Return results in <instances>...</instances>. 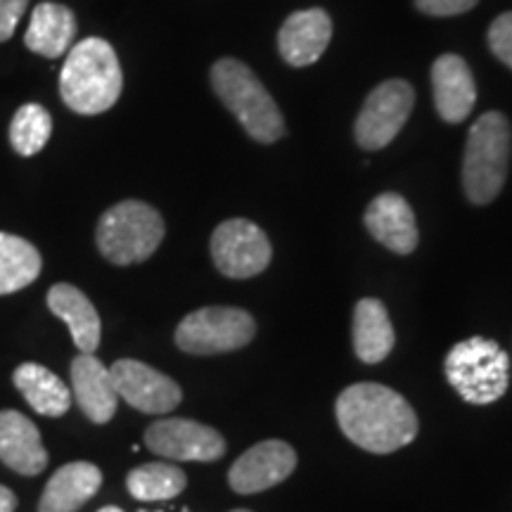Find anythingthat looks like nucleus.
<instances>
[{"mask_svg":"<svg viewBox=\"0 0 512 512\" xmlns=\"http://www.w3.org/2000/svg\"><path fill=\"white\" fill-rule=\"evenodd\" d=\"M339 430L368 453H392L418 437V415L394 389L375 382L351 384L339 394Z\"/></svg>","mask_w":512,"mask_h":512,"instance_id":"f257e3e1","label":"nucleus"},{"mask_svg":"<svg viewBox=\"0 0 512 512\" xmlns=\"http://www.w3.org/2000/svg\"><path fill=\"white\" fill-rule=\"evenodd\" d=\"M121 88L119 57L105 38H83L72 46L60 74V95L69 110L86 117L107 112L119 100Z\"/></svg>","mask_w":512,"mask_h":512,"instance_id":"f03ea898","label":"nucleus"},{"mask_svg":"<svg viewBox=\"0 0 512 512\" xmlns=\"http://www.w3.org/2000/svg\"><path fill=\"white\" fill-rule=\"evenodd\" d=\"M211 86L254 140L275 143L285 136L283 114L245 62L223 57L211 67Z\"/></svg>","mask_w":512,"mask_h":512,"instance_id":"7ed1b4c3","label":"nucleus"},{"mask_svg":"<svg viewBox=\"0 0 512 512\" xmlns=\"http://www.w3.org/2000/svg\"><path fill=\"white\" fill-rule=\"evenodd\" d=\"M512 128L501 112H486L470 128L463 157V188L472 204L501 195L510 169Z\"/></svg>","mask_w":512,"mask_h":512,"instance_id":"20e7f679","label":"nucleus"},{"mask_svg":"<svg viewBox=\"0 0 512 512\" xmlns=\"http://www.w3.org/2000/svg\"><path fill=\"white\" fill-rule=\"evenodd\" d=\"M164 219L150 204L126 200L100 216L95 242L114 266H131L150 259L164 240Z\"/></svg>","mask_w":512,"mask_h":512,"instance_id":"39448f33","label":"nucleus"},{"mask_svg":"<svg viewBox=\"0 0 512 512\" xmlns=\"http://www.w3.org/2000/svg\"><path fill=\"white\" fill-rule=\"evenodd\" d=\"M444 373L460 399L475 406H486L508 392L510 356L494 339L470 337L448 351Z\"/></svg>","mask_w":512,"mask_h":512,"instance_id":"423d86ee","label":"nucleus"},{"mask_svg":"<svg viewBox=\"0 0 512 512\" xmlns=\"http://www.w3.org/2000/svg\"><path fill=\"white\" fill-rule=\"evenodd\" d=\"M256 335V323L245 309L204 306L185 316L176 328V347L192 356L228 354L247 347Z\"/></svg>","mask_w":512,"mask_h":512,"instance_id":"0eeeda50","label":"nucleus"},{"mask_svg":"<svg viewBox=\"0 0 512 512\" xmlns=\"http://www.w3.org/2000/svg\"><path fill=\"white\" fill-rule=\"evenodd\" d=\"M415 91L408 81L389 79L380 83L363 102L354 133L363 150H382L399 136V131L411 117Z\"/></svg>","mask_w":512,"mask_h":512,"instance_id":"6e6552de","label":"nucleus"},{"mask_svg":"<svg viewBox=\"0 0 512 512\" xmlns=\"http://www.w3.org/2000/svg\"><path fill=\"white\" fill-rule=\"evenodd\" d=\"M211 259L226 278L247 280L266 271L273 259V247L256 223L230 219L211 235Z\"/></svg>","mask_w":512,"mask_h":512,"instance_id":"1a4fd4ad","label":"nucleus"},{"mask_svg":"<svg viewBox=\"0 0 512 512\" xmlns=\"http://www.w3.org/2000/svg\"><path fill=\"white\" fill-rule=\"evenodd\" d=\"M145 446L155 456L169 460H197V463H214L226 453V439L214 427L188 418L152 422L145 430Z\"/></svg>","mask_w":512,"mask_h":512,"instance_id":"9d476101","label":"nucleus"},{"mask_svg":"<svg viewBox=\"0 0 512 512\" xmlns=\"http://www.w3.org/2000/svg\"><path fill=\"white\" fill-rule=\"evenodd\" d=\"M110 373L119 399H124L128 406H133L140 413L166 415L176 411L178 403L183 401V392L176 380L143 361L119 358L110 368Z\"/></svg>","mask_w":512,"mask_h":512,"instance_id":"9b49d317","label":"nucleus"},{"mask_svg":"<svg viewBox=\"0 0 512 512\" xmlns=\"http://www.w3.org/2000/svg\"><path fill=\"white\" fill-rule=\"evenodd\" d=\"M297 467V453L280 439L261 441L242 453L228 472V484L235 494L252 496L285 482Z\"/></svg>","mask_w":512,"mask_h":512,"instance_id":"f8f14e48","label":"nucleus"},{"mask_svg":"<svg viewBox=\"0 0 512 512\" xmlns=\"http://www.w3.org/2000/svg\"><path fill=\"white\" fill-rule=\"evenodd\" d=\"M332 19L325 10L311 8L292 12L278 34V50L292 67H309L330 46Z\"/></svg>","mask_w":512,"mask_h":512,"instance_id":"ddd939ff","label":"nucleus"},{"mask_svg":"<svg viewBox=\"0 0 512 512\" xmlns=\"http://www.w3.org/2000/svg\"><path fill=\"white\" fill-rule=\"evenodd\" d=\"M72 396L88 420L105 425L117 413L119 394L110 368L95 354H79L72 363Z\"/></svg>","mask_w":512,"mask_h":512,"instance_id":"4468645a","label":"nucleus"},{"mask_svg":"<svg viewBox=\"0 0 512 512\" xmlns=\"http://www.w3.org/2000/svg\"><path fill=\"white\" fill-rule=\"evenodd\" d=\"M368 233L396 254H411L418 247V223H415V214L411 204L403 200L396 192H382L377 195L370 207L366 209Z\"/></svg>","mask_w":512,"mask_h":512,"instance_id":"2eb2a0df","label":"nucleus"},{"mask_svg":"<svg viewBox=\"0 0 512 512\" xmlns=\"http://www.w3.org/2000/svg\"><path fill=\"white\" fill-rule=\"evenodd\" d=\"M432 91L439 117L448 124H460L472 112L477 100L475 76L460 55H441L432 64Z\"/></svg>","mask_w":512,"mask_h":512,"instance_id":"dca6fc26","label":"nucleus"},{"mask_svg":"<svg viewBox=\"0 0 512 512\" xmlns=\"http://www.w3.org/2000/svg\"><path fill=\"white\" fill-rule=\"evenodd\" d=\"M0 460L24 477L41 475L48 467L41 432L19 411H0Z\"/></svg>","mask_w":512,"mask_h":512,"instance_id":"f3484780","label":"nucleus"},{"mask_svg":"<svg viewBox=\"0 0 512 512\" xmlns=\"http://www.w3.org/2000/svg\"><path fill=\"white\" fill-rule=\"evenodd\" d=\"M100 486V467L86 460L67 463L50 477L38 501V512H76L98 494Z\"/></svg>","mask_w":512,"mask_h":512,"instance_id":"a211bd4d","label":"nucleus"},{"mask_svg":"<svg viewBox=\"0 0 512 512\" xmlns=\"http://www.w3.org/2000/svg\"><path fill=\"white\" fill-rule=\"evenodd\" d=\"M48 309L67 323L76 349H79L81 354H95L102 337L100 316L98 311H95L91 299H88L79 287L69 283H57L50 287Z\"/></svg>","mask_w":512,"mask_h":512,"instance_id":"6ab92c4d","label":"nucleus"},{"mask_svg":"<svg viewBox=\"0 0 512 512\" xmlns=\"http://www.w3.org/2000/svg\"><path fill=\"white\" fill-rule=\"evenodd\" d=\"M76 38V17L67 5L38 3L31 12V22L24 43L31 53L50 57L67 55Z\"/></svg>","mask_w":512,"mask_h":512,"instance_id":"aec40b11","label":"nucleus"},{"mask_svg":"<svg viewBox=\"0 0 512 512\" xmlns=\"http://www.w3.org/2000/svg\"><path fill=\"white\" fill-rule=\"evenodd\" d=\"M15 387L38 415L46 418H60L72 408V389L57 377L53 370L38 363H22L12 375Z\"/></svg>","mask_w":512,"mask_h":512,"instance_id":"412c9836","label":"nucleus"},{"mask_svg":"<svg viewBox=\"0 0 512 512\" xmlns=\"http://www.w3.org/2000/svg\"><path fill=\"white\" fill-rule=\"evenodd\" d=\"M394 325L380 299H361L354 309V351L363 363H380L392 354Z\"/></svg>","mask_w":512,"mask_h":512,"instance_id":"4be33fe9","label":"nucleus"},{"mask_svg":"<svg viewBox=\"0 0 512 512\" xmlns=\"http://www.w3.org/2000/svg\"><path fill=\"white\" fill-rule=\"evenodd\" d=\"M43 259L29 240L0 233V297L29 287L41 275Z\"/></svg>","mask_w":512,"mask_h":512,"instance_id":"5701e85b","label":"nucleus"},{"mask_svg":"<svg viewBox=\"0 0 512 512\" xmlns=\"http://www.w3.org/2000/svg\"><path fill=\"white\" fill-rule=\"evenodd\" d=\"M188 486V477L181 467L169 463H145L128 472L126 489L136 501H169Z\"/></svg>","mask_w":512,"mask_h":512,"instance_id":"b1692460","label":"nucleus"},{"mask_svg":"<svg viewBox=\"0 0 512 512\" xmlns=\"http://www.w3.org/2000/svg\"><path fill=\"white\" fill-rule=\"evenodd\" d=\"M53 133L50 112L41 105H22L10 124V145L17 155L31 157L46 147Z\"/></svg>","mask_w":512,"mask_h":512,"instance_id":"393cba45","label":"nucleus"},{"mask_svg":"<svg viewBox=\"0 0 512 512\" xmlns=\"http://www.w3.org/2000/svg\"><path fill=\"white\" fill-rule=\"evenodd\" d=\"M489 48L505 67L512 69V12L494 19L489 29Z\"/></svg>","mask_w":512,"mask_h":512,"instance_id":"a878e982","label":"nucleus"},{"mask_svg":"<svg viewBox=\"0 0 512 512\" xmlns=\"http://www.w3.org/2000/svg\"><path fill=\"white\" fill-rule=\"evenodd\" d=\"M479 0H415L420 12L432 17H453L463 15V12H470Z\"/></svg>","mask_w":512,"mask_h":512,"instance_id":"bb28decb","label":"nucleus"},{"mask_svg":"<svg viewBox=\"0 0 512 512\" xmlns=\"http://www.w3.org/2000/svg\"><path fill=\"white\" fill-rule=\"evenodd\" d=\"M29 0H0V43L10 41L19 19L27 12Z\"/></svg>","mask_w":512,"mask_h":512,"instance_id":"cd10ccee","label":"nucleus"},{"mask_svg":"<svg viewBox=\"0 0 512 512\" xmlns=\"http://www.w3.org/2000/svg\"><path fill=\"white\" fill-rule=\"evenodd\" d=\"M17 510V496L12 494L8 486L0 484V512H15Z\"/></svg>","mask_w":512,"mask_h":512,"instance_id":"c85d7f7f","label":"nucleus"},{"mask_svg":"<svg viewBox=\"0 0 512 512\" xmlns=\"http://www.w3.org/2000/svg\"><path fill=\"white\" fill-rule=\"evenodd\" d=\"M98 512H124V510L117 508V505H105V508H100Z\"/></svg>","mask_w":512,"mask_h":512,"instance_id":"c756f323","label":"nucleus"},{"mask_svg":"<svg viewBox=\"0 0 512 512\" xmlns=\"http://www.w3.org/2000/svg\"><path fill=\"white\" fill-rule=\"evenodd\" d=\"M233 512H252V510H233Z\"/></svg>","mask_w":512,"mask_h":512,"instance_id":"7c9ffc66","label":"nucleus"}]
</instances>
